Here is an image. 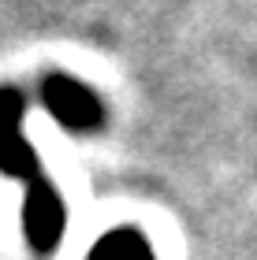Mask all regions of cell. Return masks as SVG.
Returning a JSON list of instances; mask_svg holds the SVG:
<instances>
[{
  "instance_id": "cell-1",
  "label": "cell",
  "mask_w": 257,
  "mask_h": 260,
  "mask_svg": "<svg viewBox=\"0 0 257 260\" xmlns=\"http://www.w3.org/2000/svg\"><path fill=\"white\" fill-rule=\"evenodd\" d=\"M41 101H45V108L56 115V123H64L67 130H93L104 119V108H101L97 93L90 86H82V82L67 78V75L45 78Z\"/></svg>"
},
{
  "instance_id": "cell-2",
  "label": "cell",
  "mask_w": 257,
  "mask_h": 260,
  "mask_svg": "<svg viewBox=\"0 0 257 260\" xmlns=\"http://www.w3.org/2000/svg\"><path fill=\"white\" fill-rule=\"evenodd\" d=\"M64 223H67V212H64L60 190L45 179H34L26 186V201H22V227H26L30 245L38 253H49L64 238Z\"/></svg>"
},
{
  "instance_id": "cell-3",
  "label": "cell",
  "mask_w": 257,
  "mask_h": 260,
  "mask_svg": "<svg viewBox=\"0 0 257 260\" xmlns=\"http://www.w3.org/2000/svg\"><path fill=\"white\" fill-rule=\"evenodd\" d=\"M0 171L11 175V179H22V182H34L41 179V164H38V152L26 138L19 134H0Z\"/></svg>"
},
{
  "instance_id": "cell-4",
  "label": "cell",
  "mask_w": 257,
  "mask_h": 260,
  "mask_svg": "<svg viewBox=\"0 0 257 260\" xmlns=\"http://www.w3.org/2000/svg\"><path fill=\"white\" fill-rule=\"evenodd\" d=\"M90 260H153V249L138 231H112L93 245Z\"/></svg>"
},
{
  "instance_id": "cell-5",
  "label": "cell",
  "mask_w": 257,
  "mask_h": 260,
  "mask_svg": "<svg viewBox=\"0 0 257 260\" xmlns=\"http://www.w3.org/2000/svg\"><path fill=\"white\" fill-rule=\"evenodd\" d=\"M22 123V97L15 89H0V134H15Z\"/></svg>"
}]
</instances>
